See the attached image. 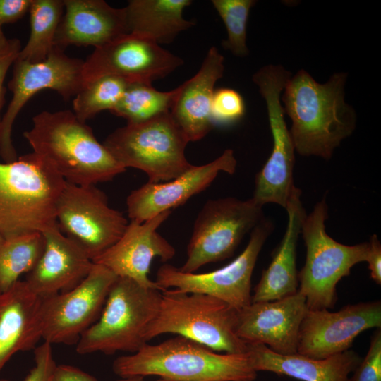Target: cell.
<instances>
[{
  "label": "cell",
  "instance_id": "6da1fadb",
  "mask_svg": "<svg viewBox=\"0 0 381 381\" xmlns=\"http://www.w3.org/2000/svg\"><path fill=\"white\" fill-rule=\"evenodd\" d=\"M346 79L347 73L337 72L320 83L301 69L287 80L281 102L291 121L295 151L301 156L328 160L355 131L356 113L345 101Z\"/></svg>",
  "mask_w": 381,
  "mask_h": 381
},
{
  "label": "cell",
  "instance_id": "7a4b0ae2",
  "mask_svg": "<svg viewBox=\"0 0 381 381\" xmlns=\"http://www.w3.org/2000/svg\"><path fill=\"white\" fill-rule=\"evenodd\" d=\"M23 135L32 153L66 182L96 185L126 170L71 110L36 114Z\"/></svg>",
  "mask_w": 381,
  "mask_h": 381
},
{
  "label": "cell",
  "instance_id": "3957f363",
  "mask_svg": "<svg viewBox=\"0 0 381 381\" xmlns=\"http://www.w3.org/2000/svg\"><path fill=\"white\" fill-rule=\"evenodd\" d=\"M112 370L121 378L157 375L169 381H254L257 377L246 353L220 354L179 335L116 358Z\"/></svg>",
  "mask_w": 381,
  "mask_h": 381
},
{
  "label": "cell",
  "instance_id": "277c9868",
  "mask_svg": "<svg viewBox=\"0 0 381 381\" xmlns=\"http://www.w3.org/2000/svg\"><path fill=\"white\" fill-rule=\"evenodd\" d=\"M66 181L34 153L0 162V233L5 240L57 226Z\"/></svg>",
  "mask_w": 381,
  "mask_h": 381
},
{
  "label": "cell",
  "instance_id": "5b68a950",
  "mask_svg": "<svg viewBox=\"0 0 381 381\" xmlns=\"http://www.w3.org/2000/svg\"><path fill=\"white\" fill-rule=\"evenodd\" d=\"M238 310L213 296L176 289L162 292L155 318L147 327V342L171 333L190 339L214 351L245 353L246 343L236 332Z\"/></svg>",
  "mask_w": 381,
  "mask_h": 381
},
{
  "label": "cell",
  "instance_id": "8992f818",
  "mask_svg": "<svg viewBox=\"0 0 381 381\" xmlns=\"http://www.w3.org/2000/svg\"><path fill=\"white\" fill-rule=\"evenodd\" d=\"M162 292L145 288L130 278L118 277L99 318L77 342L76 352L112 355L138 351L147 343L145 334L157 313Z\"/></svg>",
  "mask_w": 381,
  "mask_h": 381
},
{
  "label": "cell",
  "instance_id": "52a82bcc",
  "mask_svg": "<svg viewBox=\"0 0 381 381\" xmlns=\"http://www.w3.org/2000/svg\"><path fill=\"white\" fill-rule=\"evenodd\" d=\"M328 218L326 195L306 214L301 232L306 255L303 267L298 273V291L306 298L308 310L332 308L337 301L336 286L351 268L365 262L369 243L353 246L340 243L326 231Z\"/></svg>",
  "mask_w": 381,
  "mask_h": 381
},
{
  "label": "cell",
  "instance_id": "ba28073f",
  "mask_svg": "<svg viewBox=\"0 0 381 381\" xmlns=\"http://www.w3.org/2000/svg\"><path fill=\"white\" fill-rule=\"evenodd\" d=\"M189 143L169 111L140 123H127L103 145L125 169L145 172L148 182L172 180L192 167L186 157Z\"/></svg>",
  "mask_w": 381,
  "mask_h": 381
},
{
  "label": "cell",
  "instance_id": "9c48e42d",
  "mask_svg": "<svg viewBox=\"0 0 381 381\" xmlns=\"http://www.w3.org/2000/svg\"><path fill=\"white\" fill-rule=\"evenodd\" d=\"M291 76V73L282 65L268 64L252 77L266 104L273 144L270 157L255 176L251 198L261 207L274 203L285 209L295 186V148L281 102V95Z\"/></svg>",
  "mask_w": 381,
  "mask_h": 381
},
{
  "label": "cell",
  "instance_id": "30bf717a",
  "mask_svg": "<svg viewBox=\"0 0 381 381\" xmlns=\"http://www.w3.org/2000/svg\"><path fill=\"white\" fill-rule=\"evenodd\" d=\"M262 218V207L251 198L207 200L195 220L187 259L179 270L193 273L207 264L230 258L244 236Z\"/></svg>",
  "mask_w": 381,
  "mask_h": 381
},
{
  "label": "cell",
  "instance_id": "8fae6325",
  "mask_svg": "<svg viewBox=\"0 0 381 381\" xmlns=\"http://www.w3.org/2000/svg\"><path fill=\"white\" fill-rule=\"evenodd\" d=\"M273 229L272 221L263 217L252 230L245 249L226 266L206 273H187L164 264L158 269L155 282L164 291L174 287L185 293L209 295L240 310L251 303L252 274Z\"/></svg>",
  "mask_w": 381,
  "mask_h": 381
},
{
  "label": "cell",
  "instance_id": "7c38bea8",
  "mask_svg": "<svg viewBox=\"0 0 381 381\" xmlns=\"http://www.w3.org/2000/svg\"><path fill=\"white\" fill-rule=\"evenodd\" d=\"M59 230L76 242L92 260L115 243L128 222L109 205L106 194L95 185L66 181L56 206Z\"/></svg>",
  "mask_w": 381,
  "mask_h": 381
},
{
  "label": "cell",
  "instance_id": "4fadbf2b",
  "mask_svg": "<svg viewBox=\"0 0 381 381\" xmlns=\"http://www.w3.org/2000/svg\"><path fill=\"white\" fill-rule=\"evenodd\" d=\"M83 61L69 57L64 51L55 47L42 62L31 64L16 59L8 84L12 98L0 123V156L4 162L18 159L11 133L13 123L24 105L44 89L55 90L65 100L75 97L83 87Z\"/></svg>",
  "mask_w": 381,
  "mask_h": 381
},
{
  "label": "cell",
  "instance_id": "5bb4252c",
  "mask_svg": "<svg viewBox=\"0 0 381 381\" xmlns=\"http://www.w3.org/2000/svg\"><path fill=\"white\" fill-rule=\"evenodd\" d=\"M117 276L93 263L87 276L68 291L42 298V339L52 344H76L99 318Z\"/></svg>",
  "mask_w": 381,
  "mask_h": 381
},
{
  "label": "cell",
  "instance_id": "9a60e30c",
  "mask_svg": "<svg viewBox=\"0 0 381 381\" xmlns=\"http://www.w3.org/2000/svg\"><path fill=\"white\" fill-rule=\"evenodd\" d=\"M183 64L181 58L159 44L127 34L95 48L83 61V85L105 75L119 77L129 83L152 84Z\"/></svg>",
  "mask_w": 381,
  "mask_h": 381
},
{
  "label": "cell",
  "instance_id": "2e32d148",
  "mask_svg": "<svg viewBox=\"0 0 381 381\" xmlns=\"http://www.w3.org/2000/svg\"><path fill=\"white\" fill-rule=\"evenodd\" d=\"M380 327V301L349 304L337 312L308 309L299 329L297 353L326 358L349 350L363 331Z\"/></svg>",
  "mask_w": 381,
  "mask_h": 381
},
{
  "label": "cell",
  "instance_id": "e0dca14e",
  "mask_svg": "<svg viewBox=\"0 0 381 381\" xmlns=\"http://www.w3.org/2000/svg\"><path fill=\"white\" fill-rule=\"evenodd\" d=\"M171 213L166 211L143 222L131 220L121 238L92 262L107 267L117 277H128L145 288L163 291L149 279L148 274L155 258L167 262L176 254L174 247L157 232Z\"/></svg>",
  "mask_w": 381,
  "mask_h": 381
},
{
  "label": "cell",
  "instance_id": "ac0fdd59",
  "mask_svg": "<svg viewBox=\"0 0 381 381\" xmlns=\"http://www.w3.org/2000/svg\"><path fill=\"white\" fill-rule=\"evenodd\" d=\"M236 166L234 151L226 149L214 160L200 166L193 165L172 180L147 181L128 195V217L131 220L143 222L160 213L171 211L206 189L221 171L234 174Z\"/></svg>",
  "mask_w": 381,
  "mask_h": 381
},
{
  "label": "cell",
  "instance_id": "d6986e66",
  "mask_svg": "<svg viewBox=\"0 0 381 381\" xmlns=\"http://www.w3.org/2000/svg\"><path fill=\"white\" fill-rule=\"evenodd\" d=\"M307 310L306 298L298 291L276 301L250 303L238 310L236 332L246 344H262L282 355L295 354Z\"/></svg>",
  "mask_w": 381,
  "mask_h": 381
},
{
  "label": "cell",
  "instance_id": "ffe728a7",
  "mask_svg": "<svg viewBox=\"0 0 381 381\" xmlns=\"http://www.w3.org/2000/svg\"><path fill=\"white\" fill-rule=\"evenodd\" d=\"M44 248L25 280L41 298L64 293L76 286L90 273L92 260L58 226L44 232Z\"/></svg>",
  "mask_w": 381,
  "mask_h": 381
},
{
  "label": "cell",
  "instance_id": "44dd1931",
  "mask_svg": "<svg viewBox=\"0 0 381 381\" xmlns=\"http://www.w3.org/2000/svg\"><path fill=\"white\" fill-rule=\"evenodd\" d=\"M64 11L54 47L70 45H104L128 34L124 8L111 6L103 0H64Z\"/></svg>",
  "mask_w": 381,
  "mask_h": 381
},
{
  "label": "cell",
  "instance_id": "7402d4cb",
  "mask_svg": "<svg viewBox=\"0 0 381 381\" xmlns=\"http://www.w3.org/2000/svg\"><path fill=\"white\" fill-rule=\"evenodd\" d=\"M224 58L210 47L198 71L177 87L169 113L189 142L202 139L214 126L211 104L214 86L224 72Z\"/></svg>",
  "mask_w": 381,
  "mask_h": 381
},
{
  "label": "cell",
  "instance_id": "603a6c76",
  "mask_svg": "<svg viewBox=\"0 0 381 381\" xmlns=\"http://www.w3.org/2000/svg\"><path fill=\"white\" fill-rule=\"evenodd\" d=\"M42 301L25 280L0 293V372L14 354L35 349L42 339Z\"/></svg>",
  "mask_w": 381,
  "mask_h": 381
},
{
  "label": "cell",
  "instance_id": "cb8c5ba5",
  "mask_svg": "<svg viewBox=\"0 0 381 381\" xmlns=\"http://www.w3.org/2000/svg\"><path fill=\"white\" fill-rule=\"evenodd\" d=\"M285 209L288 215L285 233L254 288L251 303L276 301L298 292L296 248L307 214L301 202V190L298 187H294Z\"/></svg>",
  "mask_w": 381,
  "mask_h": 381
},
{
  "label": "cell",
  "instance_id": "d4e9b609",
  "mask_svg": "<svg viewBox=\"0 0 381 381\" xmlns=\"http://www.w3.org/2000/svg\"><path fill=\"white\" fill-rule=\"evenodd\" d=\"M253 368L286 375L301 381H350L349 375L361 361L352 350L322 359L298 353L282 355L262 344H246V351Z\"/></svg>",
  "mask_w": 381,
  "mask_h": 381
},
{
  "label": "cell",
  "instance_id": "484cf974",
  "mask_svg": "<svg viewBox=\"0 0 381 381\" xmlns=\"http://www.w3.org/2000/svg\"><path fill=\"white\" fill-rule=\"evenodd\" d=\"M190 0H130L124 7L128 34L169 44L194 23L183 16Z\"/></svg>",
  "mask_w": 381,
  "mask_h": 381
},
{
  "label": "cell",
  "instance_id": "4316f807",
  "mask_svg": "<svg viewBox=\"0 0 381 381\" xmlns=\"http://www.w3.org/2000/svg\"><path fill=\"white\" fill-rule=\"evenodd\" d=\"M64 11V0L32 1L29 11V39L17 59L31 64L46 60L54 49V40Z\"/></svg>",
  "mask_w": 381,
  "mask_h": 381
},
{
  "label": "cell",
  "instance_id": "83f0119b",
  "mask_svg": "<svg viewBox=\"0 0 381 381\" xmlns=\"http://www.w3.org/2000/svg\"><path fill=\"white\" fill-rule=\"evenodd\" d=\"M42 233L34 232L5 240L0 245V293L6 291L29 273L44 248Z\"/></svg>",
  "mask_w": 381,
  "mask_h": 381
},
{
  "label": "cell",
  "instance_id": "f1b7e54d",
  "mask_svg": "<svg viewBox=\"0 0 381 381\" xmlns=\"http://www.w3.org/2000/svg\"><path fill=\"white\" fill-rule=\"evenodd\" d=\"M176 89L159 91L152 84L130 83L121 99L111 111L128 123H140L170 111Z\"/></svg>",
  "mask_w": 381,
  "mask_h": 381
},
{
  "label": "cell",
  "instance_id": "f546056e",
  "mask_svg": "<svg viewBox=\"0 0 381 381\" xmlns=\"http://www.w3.org/2000/svg\"><path fill=\"white\" fill-rule=\"evenodd\" d=\"M128 83L119 77L105 75L83 85L73 100V112L85 123L102 111H111L121 99Z\"/></svg>",
  "mask_w": 381,
  "mask_h": 381
},
{
  "label": "cell",
  "instance_id": "4dcf8cb0",
  "mask_svg": "<svg viewBox=\"0 0 381 381\" xmlns=\"http://www.w3.org/2000/svg\"><path fill=\"white\" fill-rule=\"evenodd\" d=\"M212 4L221 17L227 31L223 48L234 56L245 57L249 51L246 44L247 23L254 0H212Z\"/></svg>",
  "mask_w": 381,
  "mask_h": 381
},
{
  "label": "cell",
  "instance_id": "1f68e13d",
  "mask_svg": "<svg viewBox=\"0 0 381 381\" xmlns=\"http://www.w3.org/2000/svg\"><path fill=\"white\" fill-rule=\"evenodd\" d=\"M245 110L243 98L235 90L222 87L214 90L211 104L214 126L234 123L242 119Z\"/></svg>",
  "mask_w": 381,
  "mask_h": 381
},
{
  "label": "cell",
  "instance_id": "d6a6232c",
  "mask_svg": "<svg viewBox=\"0 0 381 381\" xmlns=\"http://www.w3.org/2000/svg\"><path fill=\"white\" fill-rule=\"evenodd\" d=\"M353 373L350 381H381L380 328L371 337L368 353Z\"/></svg>",
  "mask_w": 381,
  "mask_h": 381
},
{
  "label": "cell",
  "instance_id": "836d02e7",
  "mask_svg": "<svg viewBox=\"0 0 381 381\" xmlns=\"http://www.w3.org/2000/svg\"><path fill=\"white\" fill-rule=\"evenodd\" d=\"M35 365L23 381H51L56 366L52 345L43 343L34 349Z\"/></svg>",
  "mask_w": 381,
  "mask_h": 381
},
{
  "label": "cell",
  "instance_id": "e575fe53",
  "mask_svg": "<svg viewBox=\"0 0 381 381\" xmlns=\"http://www.w3.org/2000/svg\"><path fill=\"white\" fill-rule=\"evenodd\" d=\"M20 42L18 39H11L8 46L0 53V123L2 119L1 109L5 104L6 87L4 80L10 66L18 56L21 50Z\"/></svg>",
  "mask_w": 381,
  "mask_h": 381
},
{
  "label": "cell",
  "instance_id": "d590c367",
  "mask_svg": "<svg viewBox=\"0 0 381 381\" xmlns=\"http://www.w3.org/2000/svg\"><path fill=\"white\" fill-rule=\"evenodd\" d=\"M33 0H0V28L13 23L29 13Z\"/></svg>",
  "mask_w": 381,
  "mask_h": 381
},
{
  "label": "cell",
  "instance_id": "8d00e7d4",
  "mask_svg": "<svg viewBox=\"0 0 381 381\" xmlns=\"http://www.w3.org/2000/svg\"><path fill=\"white\" fill-rule=\"evenodd\" d=\"M365 262L368 264L370 277L377 284H381V244L376 234L370 236Z\"/></svg>",
  "mask_w": 381,
  "mask_h": 381
},
{
  "label": "cell",
  "instance_id": "74e56055",
  "mask_svg": "<svg viewBox=\"0 0 381 381\" xmlns=\"http://www.w3.org/2000/svg\"><path fill=\"white\" fill-rule=\"evenodd\" d=\"M51 381H97L93 375L71 365H56Z\"/></svg>",
  "mask_w": 381,
  "mask_h": 381
},
{
  "label": "cell",
  "instance_id": "f35d334b",
  "mask_svg": "<svg viewBox=\"0 0 381 381\" xmlns=\"http://www.w3.org/2000/svg\"><path fill=\"white\" fill-rule=\"evenodd\" d=\"M10 41L11 39H8L0 28V53L8 46Z\"/></svg>",
  "mask_w": 381,
  "mask_h": 381
},
{
  "label": "cell",
  "instance_id": "ab89813d",
  "mask_svg": "<svg viewBox=\"0 0 381 381\" xmlns=\"http://www.w3.org/2000/svg\"><path fill=\"white\" fill-rule=\"evenodd\" d=\"M117 381H145V380H144L143 377H133L122 378L121 380H119ZM155 381H169V380H166L160 378Z\"/></svg>",
  "mask_w": 381,
  "mask_h": 381
},
{
  "label": "cell",
  "instance_id": "60d3db41",
  "mask_svg": "<svg viewBox=\"0 0 381 381\" xmlns=\"http://www.w3.org/2000/svg\"><path fill=\"white\" fill-rule=\"evenodd\" d=\"M5 241L4 236L0 233V245Z\"/></svg>",
  "mask_w": 381,
  "mask_h": 381
},
{
  "label": "cell",
  "instance_id": "b9f144b4",
  "mask_svg": "<svg viewBox=\"0 0 381 381\" xmlns=\"http://www.w3.org/2000/svg\"><path fill=\"white\" fill-rule=\"evenodd\" d=\"M0 381H9V380H0Z\"/></svg>",
  "mask_w": 381,
  "mask_h": 381
}]
</instances>
